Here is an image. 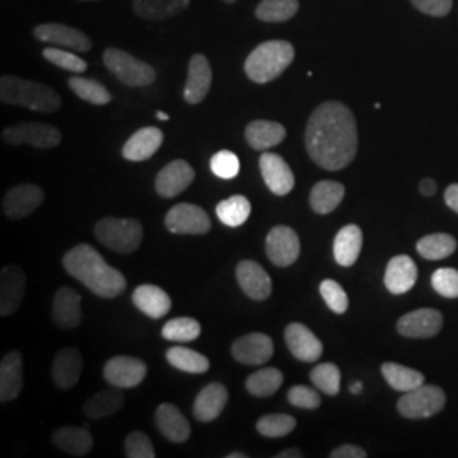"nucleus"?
<instances>
[{
    "label": "nucleus",
    "instance_id": "nucleus-1",
    "mask_svg": "<svg viewBox=\"0 0 458 458\" xmlns=\"http://www.w3.org/2000/svg\"><path fill=\"white\" fill-rule=\"evenodd\" d=\"M306 149L318 166L329 172L344 170L359 151V130L353 113L336 100L318 106L306 126Z\"/></svg>",
    "mask_w": 458,
    "mask_h": 458
},
{
    "label": "nucleus",
    "instance_id": "nucleus-13",
    "mask_svg": "<svg viewBox=\"0 0 458 458\" xmlns=\"http://www.w3.org/2000/svg\"><path fill=\"white\" fill-rule=\"evenodd\" d=\"M45 200V192L34 183L16 185L2 200V211L9 219H22L33 214Z\"/></svg>",
    "mask_w": 458,
    "mask_h": 458
},
{
    "label": "nucleus",
    "instance_id": "nucleus-51",
    "mask_svg": "<svg viewBox=\"0 0 458 458\" xmlns=\"http://www.w3.org/2000/svg\"><path fill=\"white\" fill-rule=\"evenodd\" d=\"M287 401L301 410H318L321 406L319 394L308 386H294L293 389H289Z\"/></svg>",
    "mask_w": 458,
    "mask_h": 458
},
{
    "label": "nucleus",
    "instance_id": "nucleus-19",
    "mask_svg": "<svg viewBox=\"0 0 458 458\" xmlns=\"http://www.w3.org/2000/svg\"><path fill=\"white\" fill-rule=\"evenodd\" d=\"M285 344L297 360L312 363L323 355V344L311 329L301 323H291L285 327Z\"/></svg>",
    "mask_w": 458,
    "mask_h": 458
},
{
    "label": "nucleus",
    "instance_id": "nucleus-43",
    "mask_svg": "<svg viewBox=\"0 0 458 458\" xmlns=\"http://www.w3.org/2000/svg\"><path fill=\"white\" fill-rule=\"evenodd\" d=\"M200 323L194 318H175L165 325L162 336L168 342L189 344L200 336Z\"/></svg>",
    "mask_w": 458,
    "mask_h": 458
},
{
    "label": "nucleus",
    "instance_id": "nucleus-46",
    "mask_svg": "<svg viewBox=\"0 0 458 458\" xmlns=\"http://www.w3.org/2000/svg\"><path fill=\"white\" fill-rule=\"evenodd\" d=\"M43 56L58 68H64L66 72H72L75 75H81L87 70V62L75 55L70 49L56 48V47H48L43 51Z\"/></svg>",
    "mask_w": 458,
    "mask_h": 458
},
{
    "label": "nucleus",
    "instance_id": "nucleus-7",
    "mask_svg": "<svg viewBox=\"0 0 458 458\" xmlns=\"http://www.w3.org/2000/svg\"><path fill=\"white\" fill-rule=\"evenodd\" d=\"M446 395L437 386H420L410 393L403 394L397 401V411L408 420H426L443 411Z\"/></svg>",
    "mask_w": 458,
    "mask_h": 458
},
{
    "label": "nucleus",
    "instance_id": "nucleus-42",
    "mask_svg": "<svg viewBox=\"0 0 458 458\" xmlns=\"http://www.w3.org/2000/svg\"><path fill=\"white\" fill-rule=\"evenodd\" d=\"M299 0H262L255 16L263 22H285L297 14Z\"/></svg>",
    "mask_w": 458,
    "mask_h": 458
},
{
    "label": "nucleus",
    "instance_id": "nucleus-59",
    "mask_svg": "<svg viewBox=\"0 0 458 458\" xmlns=\"http://www.w3.org/2000/svg\"><path fill=\"white\" fill-rule=\"evenodd\" d=\"M248 455L245 454H240V452H234V454H229L228 458H246Z\"/></svg>",
    "mask_w": 458,
    "mask_h": 458
},
{
    "label": "nucleus",
    "instance_id": "nucleus-47",
    "mask_svg": "<svg viewBox=\"0 0 458 458\" xmlns=\"http://www.w3.org/2000/svg\"><path fill=\"white\" fill-rule=\"evenodd\" d=\"M319 293H321V297L325 299L327 308L335 314H344L348 311V306H350L348 295L336 280H333V278L323 280L321 285H319Z\"/></svg>",
    "mask_w": 458,
    "mask_h": 458
},
{
    "label": "nucleus",
    "instance_id": "nucleus-60",
    "mask_svg": "<svg viewBox=\"0 0 458 458\" xmlns=\"http://www.w3.org/2000/svg\"><path fill=\"white\" fill-rule=\"evenodd\" d=\"M223 2H226V4H234L236 0H223Z\"/></svg>",
    "mask_w": 458,
    "mask_h": 458
},
{
    "label": "nucleus",
    "instance_id": "nucleus-56",
    "mask_svg": "<svg viewBox=\"0 0 458 458\" xmlns=\"http://www.w3.org/2000/svg\"><path fill=\"white\" fill-rule=\"evenodd\" d=\"M276 458H302V452L297 450V448H289V450L278 452Z\"/></svg>",
    "mask_w": 458,
    "mask_h": 458
},
{
    "label": "nucleus",
    "instance_id": "nucleus-6",
    "mask_svg": "<svg viewBox=\"0 0 458 458\" xmlns=\"http://www.w3.org/2000/svg\"><path fill=\"white\" fill-rule=\"evenodd\" d=\"M102 60L106 68L124 85L148 87L157 79V72L153 66L143 60L134 58L124 49L107 48L102 55Z\"/></svg>",
    "mask_w": 458,
    "mask_h": 458
},
{
    "label": "nucleus",
    "instance_id": "nucleus-50",
    "mask_svg": "<svg viewBox=\"0 0 458 458\" xmlns=\"http://www.w3.org/2000/svg\"><path fill=\"white\" fill-rule=\"evenodd\" d=\"M124 450L128 458H155L153 443L143 431H132L126 437Z\"/></svg>",
    "mask_w": 458,
    "mask_h": 458
},
{
    "label": "nucleus",
    "instance_id": "nucleus-23",
    "mask_svg": "<svg viewBox=\"0 0 458 458\" xmlns=\"http://www.w3.org/2000/svg\"><path fill=\"white\" fill-rule=\"evenodd\" d=\"M83 370L82 353L77 348H62L51 363V376L55 384L68 391L77 386Z\"/></svg>",
    "mask_w": 458,
    "mask_h": 458
},
{
    "label": "nucleus",
    "instance_id": "nucleus-21",
    "mask_svg": "<svg viewBox=\"0 0 458 458\" xmlns=\"http://www.w3.org/2000/svg\"><path fill=\"white\" fill-rule=\"evenodd\" d=\"M236 280L251 301H265L272 294V278L255 260H243L236 267Z\"/></svg>",
    "mask_w": 458,
    "mask_h": 458
},
{
    "label": "nucleus",
    "instance_id": "nucleus-9",
    "mask_svg": "<svg viewBox=\"0 0 458 458\" xmlns=\"http://www.w3.org/2000/svg\"><path fill=\"white\" fill-rule=\"evenodd\" d=\"M165 226L174 234H206L211 231V219L196 204H175L165 216Z\"/></svg>",
    "mask_w": 458,
    "mask_h": 458
},
{
    "label": "nucleus",
    "instance_id": "nucleus-8",
    "mask_svg": "<svg viewBox=\"0 0 458 458\" xmlns=\"http://www.w3.org/2000/svg\"><path fill=\"white\" fill-rule=\"evenodd\" d=\"M2 140L7 145H31L39 149H49L62 143V132L53 124L45 123H17L2 131Z\"/></svg>",
    "mask_w": 458,
    "mask_h": 458
},
{
    "label": "nucleus",
    "instance_id": "nucleus-16",
    "mask_svg": "<svg viewBox=\"0 0 458 458\" xmlns=\"http://www.w3.org/2000/svg\"><path fill=\"white\" fill-rule=\"evenodd\" d=\"M194 179H196V172L189 162L174 160L158 172L155 179V189L158 196L172 199L187 191Z\"/></svg>",
    "mask_w": 458,
    "mask_h": 458
},
{
    "label": "nucleus",
    "instance_id": "nucleus-37",
    "mask_svg": "<svg viewBox=\"0 0 458 458\" xmlns=\"http://www.w3.org/2000/svg\"><path fill=\"white\" fill-rule=\"evenodd\" d=\"M166 361L182 372L187 374H206L211 367L208 357L191 350L187 346H172L166 350Z\"/></svg>",
    "mask_w": 458,
    "mask_h": 458
},
{
    "label": "nucleus",
    "instance_id": "nucleus-52",
    "mask_svg": "<svg viewBox=\"0 0 458 458\" xmlns=\"http://www.w3.org/2000/svg\"><path fill=\"white\" fill-rule=\"evenodd\" d=\"M411 4L428 16L445 17L452 11L454 0H411Z\"/></svg>",
    "mask_w": 458,
    "mask_h": 458
},
{
    "label": "nucleus",
    "instance_id": "nucleus-15",
    "mask_svg": "<svg viewBox=\"0 0 458 458\" xmlns=\"http://www.w3.org/2000/svg\"><path fill=\"white\" fill-rule=\"evenodd\" d=\"M233 359L243 365L259 367L265 365L274 355V342L268 335L250 333L238 338L231 346Z\"/></svg>",
    "mask_w": 458,
    "mask_h": 458
},
{
    "label": "nucleus",
    "instance_id": "nucleus-32",
    "mask_svg": "<svg viewBox=\"0 0 458 458\" xmlns=\"http://www.w3.org/2000/svg\"><path fill=\"white\" fill-rule=\"evenodd\" d=\"M53 443L68 455L85 457L94 448L92 435L81 426H64L51 435Z\"/></svg>",
    "mask_w": 458,
    "mask_h": 458
},
{
    "label": "nucleus",
    "instance_id": "nucleus-24",
    "mask_svg": "<svg viewBox=\"0 0 458 458\" xmlns=\"http://www.w3.org/2000/svg\"><path fill=\"white\" fill-rule=\"evenodd\" d=\"M155 423L168 442L185 443L191 438V423L175 404H160L155 412Z\"/></svg>",
    "mask_w": 458,
    "mask_h": 458
},
{
    "label": "nucleus",
    "instance_id": "nucleus-3",
    "mask_svg": "<svg viewBox=\"0 0 458 458\" xmlns=\"http://www.w3.org/2000/svg\"><path fill=\"white\" fill-rule=\"evenodd\" d=\"M0 100L36 113H56L62 107V98L51 87L14 75L0 79Z\"/></svg>",
    "mask_w": 458,
    "mask_h": 458
},
{
    "label": "nucleus",
    "instance_id": "nucleus-17",
    "mask_svg": "<svg viewBox=\"0 0 458 458\" xmlns=\"http://www.w3.org/2000/svg\"><path fill=\"white\" fill-rule=\"evenodd\" d=\"M26 293V276L17 265H7L0 272V316H13L21 308Z\"/></svg>",
    "mask_w": 458,
    "mask_h": 458
},
{
    "label": "nucleus",
    "instance_id": "nucleus-30",
    "mask_svg": "<svg viewBox=\"0 0 458 458\" xmlns=\"http://www.w3.org/2000/svg\"><path fill=\"white\" fill-rule=\"evenodd\" d=\"M22 355L9 352L0 361V401L9 403L22 391Z\"/></svg>",
    "mask_w": 458,
    "mask_h": 458
},
{
    "label": "nucleus",
    "instance_id": "nucleus-57",
    "mask_svg": "<svg viewBox=\"0 0 458 458\" xmlns=\"http://www.w3.org/2000/svg\"><path fill=\"white\" fill-rule=\"evenodd\" d=\"M361 389H363L361 382H353V384H352V387H350V391H352L353 394H360Z\"/></svg>",
    "mask_w": 458,
    "mask_h": 458
},
{
    "label": "nucleus",
    "instance_id": "nucleus-12",
    "mask_svg": "<svg viewBox=\"0 0 458 458\" xmlns=\"http://www.w3.org/2000/svg\"><path fill=\"white\" fill-rule=\"evenodd\" d=\"M265 251L268 260L276 267L293 265L301 255V242L297 233L289 226H276L270 229L265 240Z\"/></svg>",
    "mask_w": 458,
    "mask_h": 458
},
{
    "label": "nucleus",
    "instance_id": "nucleus-54",
    "mask_svg": "<svg viewBox=\"0 0 458 458\" xmlns=\"http://www.w3.org/2000/svg\"><path fill=\"white\" fill-rule=\"evenodd\" d=\"M445 202L446 206L458 214V183H452L446 191H445Z\"/></svg>",
    "mask_w": 458,
    "mask_h": 458
},
{
    "label": "nucleus",
    "instance_id": "nucleus-41",
    "mask_svg": "<svg viewBox=\"0 0 458 458\" xmlns=\"http://www.w3.org/2000/svg\"><path fill=\"white\" fill-rule=\"evenodd\" d=\"M68 87L72 89V92L77 96V98H82L89 104H94V106H106L113 100L111 92L98 81H92V79H83V77H72L68 81Z\"/></svg>",
    "mask_w": 458,
    "mask_h": 458
},
{
    "label": "nucleus",
    "instance_id": "nucleus-34",
    "mask_svg": "<svg viewBox=\"0 0 458 458\" xmlns=\"http://www.w3.org/2000/svg\"><path fill=\"white\" fill-rule=\"evenodd\" d=\"M344 185L340 182L321 181L318 182L311 189L310 204L316 214L333 213L344 200Z\"/></svg>",
    "mask_w": 458,
    "mask_h": 458
},
{
    "label": "nucleus",
    "instance_id": "nucleus-18",
    "mask_svg": "<svg viewBox=\"0 0 458 458\" xmlns=\"http://www.w3.org/2000/svg\"><path fill=\"white\" fill-rule=\"evenodd\" d=\"M442 327V312L431 310V308L408 312L397 321L399 335H403L406 338H418V340L431 338V336L438 335Z\"/></svg>",
    "mask_w": 458,
    "mask_h": 458
},
{
    "label": "nucleus",
    "instance_id": "nucleus-5",
    "mask_svg": "<svg viewBox=\"0 0 458 458\" xmlns=\"http://www.w3.org/2000/svg\"><path fill=\"white\" fill-rule=\"evenodd\" d=\"M94 233L102 245L123 255L136 251L143 242V226L132 217H102Z\"/></svg>",
    "mask_w": 458,
    "mask_h": 458
},
{
    "label": "nucleus",
    "instance_id": "nucleus-48",
    "mask_svg": "<svg viewBox=\"0 0 458 458\" xmlns=\"http://www.w3.org/2000/svg\"><path fill=\"white\" fill-rule=\"evenodd\" d=\"M240 158L229 151V149H221L211 158V170L214 175L225 181H231L238 177L240 174Z\"/></svg>",
    "mask_w": 458,
    "mask_h": 458
},
{
    "label": "nucleus",
    "instance_id": "nucleus-33",
    "mask_svg": "<svg viewBox=\"0 0 458 458\" xmlns=\"http://www.w3.org/2000/svg\"><path fill=\"white\" fill-rule=\"evenodd\" d=\"M189 4L191 0H132V11L141 19L164 21L183 13Z\"/></svg>",
    "mask_w": 458,
    "mask_h": 458
},
{
    "label": "nucleus",
    "instance_id": "nucleus-25",
    "mask_svg": "<svg viewBox=\"0 0 458 458\" xmlns=\"http://www.w3.org/2000/svg\"><path fill=\"white\" fill-rule=\"evenodd\" d=\"M418 280V267L408 255H397L391 259L386 268L384 284L391 294L410 293Z\"/></svg>",
    "mask_w": 458,
    "mask_h": 458
},
{
    "label": "nucleus",
    "instance_id": "nucleus-61",
    "mask_svg": "<svg viewBox=\"0 0 458 458\" xmlns=\"http://www.w3.org/2000/svg\"><path fill=\"white\" fill-rule=\"evenodd\" d=\"M81 2H96V0H81Z\"/></svg>",
    "mask_w": 458,
    "mask_h": 458
},
{
    "label": "nucleus",
    "instance_id": "nucleus-22",
    "mask_svg": "<svg viewBox=\"0 0 458 458\" xmlns=\"http://www.w3.org/2000/svg\"><path fill=\"white\" fill-rule=\"evenodd\" d=\"M51 316L60 329H75L82 323V295L72 287H62L53 299Z\"/></svg>",
    "mask_w": 458,
    "mask_h": 458
},
{
    "label": "nucleus",
    "instance_id": "nucleus-27",
    "mask_svg": "<svg viewBox=\"0 0 458 458\" xmlns=\"http://www.w3.org/2000/svg\"><path fill=\"white\" fill-rule=\"evenodd\" d=\"M164 143V132L158 128L148 126L130 136L123 147V157L130 162H145L151 158Z\"/></svg>",
    "mask_w": 458,
    "mask_h": 458
},
{
    "label": "nucleus",
    "instance_id": "nucleus-36",
    "mask_svg": "<svg viewBox=\"0 0 458 458\" xmlns=\"http://www.w3.org/2000/svg\"><path fill=\"white\" fill-rule=\"evenodd\" d=\"M382 376L386 378V382L393 387L394 391L399 393H410L412 389L420 387L425 384V376L414 369L399 365L387 361L382 365Z\"/></svg>",
    "mask_w": 458,
    "mask_h": 458
},
{
    "label": "nucleus",
    "instance_id": "nucleus-31",
    "mask_svg": "<svg viewBox=\"0 0 458 458\" xmlns=\"http://www.w3.org/2000/svg\"><path fill=\"white\" fill-rule=\"evenodd\" d=\"M363 246V233L357 225H346L338 231L335 243H333V255L335 260L342 267H352L359 260Z\"/></svg>",
    "mask_w": 458,
    "mask_h": 458
},
{
    "label": "nucleus",
    "instance_id": "nucleus-38",
    "mask_svg": "<svg viewBox=\"0 0 458 458\" xmlns=\"http://www.w3.org/2000/svg\"><path fill=\"white\" fill-rule=\"evenodd\" d=\"M251 214V204L245 196H231L221 200L216 208L217 219L229 228L243 226Z\"/></svg>",
    "mask_w": 458,
    "mask_h": 458
},
{
    "label": "nucleus",
    "instance_id": "nucleus-4",
    "mask_svg": "<svg viewBox=\"0 0 458 458\" xmlns=\"http://www.w3.org/2000/svg\"><path fill=\"white\" fill-rule=\"evenodd\" d=\"M295 49L289 41L272 39L253 49L245 62L246 77L255 83L278 79L294 62Z\"/></svg>",
    "mask_w": 458,
    "mask_h": 458
},
{
    "label": "nucleus",
    "instance_id": "nucleus-14",
    "mask_svg": "<svg viewBox=\"0 0 458 458\" xmlns=\"http://www.w3.org/2000/svg\"><path fill=\"white\" fill-rule=\"evenodd\" d=\"M260 172L265 185L272 194L282 197L293 192L295 185L294 172L277 153H262Z\"/></svg>",
    "mask_w": 458,
    "mask_h": 458
},
{
    "label": "nucleus",
    "instance_id": "nucleus-29",
    "mask_svg": "<svg viewBox=\"0 0 458 458\" xmlns=\"http://www.w3.org/2000/svg\"><path fill=\"white\" fill-rule=\"evenodd\" d=\"M287 136L285 128L276 121H251L245 130L246 143L257 151H267L270 148L278 147Z\"/></svg>",
    "mask_w": 458,
    "mask_h": 458
},
{
    "label": "nucleus",
    "instance_id": "nucleus-28",
    "mask_svg": "<svg viewBox=\"0 0 458 458\" xmlns=\"http://www.w3.org/2000/svg\"><path fill=\"white\" fill-rule=\"evenodd\" d=\"M132 304L151 319H160L172 310V299L162 287L143 284L134 289Z\"/></svg>",
    "mask_w": 458,
    "mask_h": 458
},
{
    "label": "nucleus",
    "instance_id": "nucleus-2",
    "mask_svg": "<svg viewBox=\"0 0 458 458\" xmlns=\"http://www.w3.org/2000/svg\"><path fill=\"white\" fill-rule=\"evenodd\" d=\"M64 267L72 277L102 299H114L126 291V277L106 262L94 246H73L64 257Z\"/></svg>",
    "mask_w": 458,
    "mask_h": 458
},
{
    "label": "nucleus",
    "instance_id": "nucleus-26",
    "mask_svg": "<svg viewBox=\"0 0 458 458\" xmlns=\"http://www.w3.org/2000/svg\"><path fill=\"white\" fill-rule=\"evenodd\" d=\"M228 389L221 382H213L197 394L194 416L200 423H211L221 416L228 404Z\"/></svg>",
    "mask_w": 458,
    "mask_h": 458
},
{
    "label": "nucleus",
    "instance_id": "nucleus-39",
    "mask_svg": "<svg viewBox=\"0 0 458 458\" xmlns=\"http://www.w3.org/2000/svg\"><path fill=\"white\" fill-rule=\"evenodd\" d=\"M416 250L426 260H443L455 253L457 240L446 233H435L421 238L416 245Z\"/></svg>",
    "mask_w": 458,
    "mask_h": 458
},
{
    "label": "nucleus",
    "instance_id": "nucleus-35",
    "mask_svg": "<svg viewBox=\"0 0 458 458\" xmlns=\"http://www.w3.org/2000/svg\"><path fill=\"white\" fill-rule=\"evenodd\" d=\"M124 406V393L119 387H113L102 393L94 394L83 404V414L89 420H102L113 416Z\"/></svg>",
    "mask_w": 458,
    "mask_h": 458
},
{
    "label": "nucleus",
    "instance_id": "nucleus-55",
    "mask_svg": "<svg viewBox=\"0 0 458 458\" xmlns=\"http://www.w3.org/2000/svg\"><path fill=\"white\" fill-rule=\"evenodd\" d=\"M420 192L426 197H431L437 192V182L433 179H425L420 183Z\"/></svg>",
    "mask_w": 458,
    "mask_h": 458
},
{
    "label": "nucleus",
    "instance_id": "nucleus-10",
    "mask_svg": "<svg viewBox=\"0 0 458 458\" xmlns=\"http://www.w3.org/2000/svg\"><path fill=\"white\" fill-rule=\"evenodd\" d=\"M33 34L38 41L56 48L70 49L77 53H85L92 48V41L87 34L77 28L60 24V22L39 24L34 28Z\"/></svg>",
    "mask_w": 458,
    "mask_h": 458
},
{
    "label": "nucleus",
    "instance_id": "nucleus-40",
    "mask_svg": "<svg viewBox=\"0 0 458 458\" xmlns=\"http://www.w3.org/2000/svg\"><path fill=\"white\" fill-rule=\"evenodd\" d=\"M284 384V374L276 367H265L246 378V391L255 397H270Z\"/></svg>",
    "mask_w": 458,
    "mask_h": 458
},
{
    "label": "nucleus",
    "instance_id": "nucleus-44",
    "mask_svg": "<svg viewBox=\"0 0 458 458\" xmlns=\"http://www.w3.org/2000/svg\"><path fill=\"white\" fill-rule=\"evenodd\" d=\"M312 384L316 389H319L321 393L327 395H338L340 393V386H342V372L340 369L327 361V363H319L316 365L310 374Z\"/></svg>",
    "mask_w": 458,
    "mask_h": 458
},
{
    "label": "nucleus",
    "instance_id": "nucleus-53",
    "mask_svg": "<svg viewBox=\"0 0 458 458\" xmlns=\"http://www.w3.org/2000/svg\"><path fill=\"white\" fill-rule=\"evenodd\" d=\"M331 458H365L367 457V452L357 446V445H342L338 448H335L331 454Z\"/></svg>",
    "mask_w": 458,
    "mask_h": 458
},
{
    "label": "nucleus",
    "instance_id": "nucleus-45",
    "mask_svg": "<svg viewBox=\"0 0 458 458\" xmlns=\"http://www.w3.org/2000/svg\"><path fill=\"white\" fill-rule=\"evenodd\" d=\"M297 421L289 414H265L257 421V431L265 438H282L293 433Z\"/></svg>",
    "mask_w": 458,
    "mask_h": 458
},
{
    "label": "nucleus",
    "instance_id": "nucleus-20",
    "mask_svg": "<svg viewBox=\"0 0 458 458\" xmlns=\"http://www.w3.org/2000/svg\"><path fill=\"white\" fill-rule=\"evenodd\" d=\"M213 83V70L209 65V60L196 53L192 55L189 62V73H187V82L183 87V98L189 104H200L206 96L211 90Z\"/></svg>",
    "mask_w": 458,
    "mask_h": 458
},
{
    "label": "nucleus",
    "instance_id": "nucleus-49",
    "mask_svg": "<svg viewBox=\"0 0 458 458\" xmlns=\"http://www.w3.org/2000/svg\"><path fill=\"white\" fill-rule=\"evenodd\" d=\"M431 285L443 297L457 299L458 270H455V268H438L431 277Z\"/></svg>",
    "mask_w": 458,
    "mask_h": 458
},
{
    "label": "nucleus",
    "instance_id": "nucleus-58",
    "mask_svg": "<svg viewBox=\"0 0 458 458\" xmlns=\"http://www.w3.org/2000/svg\"><path fill=\"white\" fill-rule=\"evenodd\" d=\"M157 117H158L160 121H168V119H170V115L165 114L162 111H158V113H157Z\"/></svg>",
    "mask_w": 458,
    "mask_h": 458
},
{
    "label": "nucleus",
    "instance_id": "nucleus-11",
    "mask_svg": "<svg viewBox=\"0 0 458 458\" xmlns=\"http://www.w3.org/2000/svg\"><path fill=\"white\" fill-rule=\"evenodd\" d=\"M104 378L107 384L119 389L138 387L147 378V363L136 357L117 355L104 365Z\"/></svg>",
    "mask_w": 458,
    "mask_h": 458
}]
</instances>
